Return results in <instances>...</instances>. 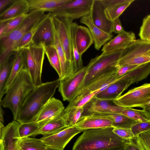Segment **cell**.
<instances>
[{
    "instance_id": "603a6c76",
    "label": "cell",
    "mask_w": 150,
    "mask_h": 150,
    "mask_svg": "<svg viewBox=\"0 0 150 150\" xmlns=\"http://www.w3.org/2000/svg\"><path fill=\"white\" fill-rule=\"evenodd\" d=\"M75 126L83 131L90 129L113 127L111 120L90 115L81 116Z\"/></svg>"
},
{
    "instance_id": "ffe728a7",
    "label": "cell",
    "mask_w": 150,
    "mask_h": 150,
    "mask_svg": "<svg viewBox=\"0 0 150 150\" xmlns=\"http://www.w3.org/2000/svg\"><path fill=\"white\" fill-rule=\"evenodd\" d=\"M80 22L88 26L92 35L95 49L99 50L102 46L110 40L113 37L103 31L95 25L92 23L89 15L81 18Z\"/></svg>"
},
{
    "instance_id": "f1b7e54d",
    "label": "cell",
    "mask_w": 150,
    "mask_h": 150,
    "mask_svg": "<svg viewBox=\"0 0 150 150\" xmlns=\"http://www.w3.org/2000/svg\"><path fill=\"white\" fill-rule=\"evenodd\" d=\"M15 53V52H14ZM11 54L0 64V103L5 94V87L8 78L15 55Z\"/></svg>"
},
{
    "instance_id": "d6986e66",
    "label": "cell",
    "mask_w": 150,
    "mask_h": 150,
    "mask_svg": "<svg viewBox=\"0 0 150 150\" xmlns=\"http://www.w3.org/2000/svg\"><path fill=\"white\" fill-rule=\"evenodd\" d=\"M132 84V81L130 79L117 81L108 86L94 96L100 99L112 101L121 96L123 92Z\"/></svg>"
},
{
    "instance_id": "4dcf8cb0",
    "label": "cell",
    "mask_w": 150,
    "mask_h": 150,
    "mask_svg": "<svg viewBox=\"0 0 150 150\" xmlns=\"http://www.w3.org/2000/svg\"><path fill=\"white\" fill-rule=\"evenodd\" d=\"M24 59L22 51L16 53L10 74L5 87V94L24 66Z\"/></svg>"
},
{
    "instance_id": "f546056e",
    "label": "cell",
    "mask_w": 150,
    "mask_h": 150,
    "mask_svg": "<svg viewBox=\"0 0 150 150\" xmlns=\"http://www.w3.org/2000/svg\"><path fill=\"white\" fill-rule=\"evenodd\" d=\"M77 24L72 21L71 22L70 27L71 43L75 73L83 67L82 56L78 52L75 42V33Z\"/></svg>"
},
{
    "instance_id": "cb8c5ba5",
    "label": "cell",
    "mask_w": 150,
    "mask_h": 150,
    "mask_svg": "<svg viewBox=\"0 0 150 150\" xmlns=\"http://www.w3.org/2000/svg\"><path fill=\"white\" fill-rule=\"evenodd\" d=\"M29 11L27 0H14L8 8L0 14V21L11 19L27 14Z\"/></svg>"
},
{
    "instance_id": "3957f363",
    "label": "cell",
    "mask_w": 150,
    "mask_h": 150,
    "mask_svg": "<svg viewBox=\"0 0 150 150\" xmlns=\"http://www.w3.org/2000/svg\"><path fill=\"white\" fill-rule=\"evenodd\" d=\"M34 87L28 71L23 66L0 102L3 108L10 110L14 120L16 121L23 102Z\"/></svg>"
},
{
    "instance_id": "b9f144b4",
    "label": "cell",
    "mask_w": 150,
    "mask_h": 150,
    "mask_svg": "<svg viewBox=\"0 0 150 150\" xmlns=\"http://www.w3.org/2000/svg\"><path fill=\"white\" fill-rule=\"evenodd\" d=\"M113 132L125 141L132 139L134 136L131 128L114 127Z\"/></svg>"
},
{
    "instance_id": "d590c367",
    "label": "cell",
    "mask_w": 150,
    "mask_h": 150,
    "mask_svg": "<svg viewBox=\"0 0 150 150\" xmlns=\"http://www.w3.org/2000/svg\"><path fill=\"white\" fill-rule=\"evenodd\" d=\"M40 127L39 124L35 121L20 123L18 132L20 138L33 136Z\"/></svg>"
},
{
    "instance_id": "f6af8a7d",
    "label": "cell",
    "mask_w": 150,
    "mask_h": 150,
    "mask_svg": "<svg viewBox=\"0 0 150 150\" xmlns=\"http://www.w3.org/2000/svg\"><path fill=\"white\" fill-rule=\"evenodd\" d=\"M112 32L118 34L125 31L119 18L112 21Z\"/></svg>"
},
{
    "instance_id": "e575fe53",
    "label": "cell",
    "mask_w": 150,
    "mask_h": 150,
    "mask_svg": "<svg viewBox=\"0 0 150 150\" xmlns=\"http://www.w3.org/2000/svg\"><path fill=\"white\" fill-rule=\"evenodd\" d=\"M44 50L50 64L56 70L59 75V79H60L62 76L61 64L55 47L54 45L45 47Z\"/></svg>"
},
{
    "instance_id": "f35d334b",
    "label": "cell",
    "mask_w": 150,
    "mask_h": 150,
    "mask_svg": "<svg viewBox=\"0 0 150 150\" xmlns=\"http://www.w3.org/2000/svg\"><path fill=\"white\" fill-rule=\"evenodd\" d=\"M83 111V107L74 108L63 111L64 115L70 127L75 126L81 117Z\"/></svg>"
},
{
    "instance_id": "ee69618b",
    "label": "cell",
    "mask_w": 150,
    "mask_h": 150,
    "mask_svg": "<svg viewBox=\"0 0 150 150\" xmlns=\"http://www.w3.org/2000/svg\"><path fill=\"white\" fill-rule=\"evenodd\" d=\"M141 65H128L118 68L115 76L116 79Z\"/></svg>"
},
{
    "instance_id": "bcb514c9",
    "label": "cell",
    "mask_w": 150,
    "mask_h": 150,
    "mask_svg": "<svg viewBox=\"0 0 150 150\" xmlns=\"http://www.w3.org/2000/svg\"><path fill=\"white\" fill-rule=\"evenodd\" d=\"M128 0H101L105 8L109 6L123 3Z\"/></svg>"
},
{
    "instance_id": "2e32d148",
    "label": "cell",
    "mask_w": 150,
    "mask_h": 150,
    "mask_svg": "<svg viewBox=\"0 0 150 150\" xmlns=\"http://www.w3.org/2000/svg\"><path fill=\"white\" fill-rule=\"evenodd\" d=\"M64 109L61 101L52 97L43 108L35 121L41 126L47 122L61 115Z\"/></svg>"
},
{
    "instance_id": "8d00e7d4",
    "label": "cell",
    "mask_w": 150,
    "mask_h": 150,
    "mask_svg": "<svg viewBox=\"0 0 150 150\" xmlns=\"http://www.w3.org/2000/svg\"><path fill=\"white\" fill-rule=\"evenodd\" d=\"M127 141L135 145L141 150H150V130L143 132Z\"/></svg>"
},
{
    "instance_id": "277c9868",
    "label": "cell",
    "mask_w": 150,
    "mask_h": 150,
    "mask_svg": "<svg viewBox=\"0 0 150 150\" xmlns=\"http://www.w3.org/2000/svg\"><path fill=\"white\" fill-rule=\"evenodd\" d=\"M42 11L28 13L21 25L8 35L0 39V64L15 51L24 35L44 17Z\"/></svg>"
},
{
    "instance_id": "816d5d0a",
    "label": "cell",
    "mask_w": 150,
    "mask_h": 150,
    "mask_svg": "<svg viewBox=\"0 0 150 150\" xmlns=\"http://www.w3.org/2000/svg\"><path fill=\"white\" fill-rule=\"evenodd\" d=\"M4 127L3 123L0 121V140L1 139L2 130Z\"/></svg>"
},
{
    "instance_id": "7bdbcfd3",
    "label": "cell",
    "mask_w": 150,
    "mask_h": 150,
    "mask_svg": "<svg viewBox=\"0 0 150 150\" xmlns=\"http://www.w3.org/2000/svg\"><path fill=\"white\" fill-rule=\"evenodd\" d=\"M131 129L134 137H136L143 132L150 130V121L137 122Z\"/></svg>"
},
{
    "instance_id": "1f68e13d",
    "label": "cell",
    "mask_w": 150,
    "mask_h": 150,
    "mask_svg": "<svg viewBox=\"0 0 150 150\" xmlns=\"http://www.w3.org/2000/svg\"><path fill=\"white\" fill-rule=\"evenodd\" d=\"M121 114L134 120L137 122L150 121V111L143 109L126 108L122 111Z\"/></svg>"
},
{
    "instance_id": "d6a6232c",
    "label": "cell",
    "mask_w": 150,
    "mask_h": 150,
    "mask_svg": "<svg viewBox=\"0 0 150 150\" xmlns=\"http://www.w3.org/2000/svg\"><path fill=\"white\" fill-rule=\"evenodd\" d=\"M135 1L128 0L125 2L106 8L105 10V13L107 18L112 21L119 18L127 8Z\"/></svg>"
},
{
    "instance_id": "7c38bea8",
    "label": "cell",
    "mask_w": 150,
    "mask_h": 150,
    "mask_svg": "<svg viewBox=\"0 0 150 150\" xmlns=\"http://www.w3.org/2000/svg\"><path fill=\"white\" fill-rule=\"evenodd\" d=\"M55 32L52 15L46 14L35 33L32 44L44 47L54 45Z\"/></svg>"
},
{
    "instance_id": "836d02e7",
    "label": "cell",
    "mask_w": 150,
    "mask_h": 150,
    "mask_svg": "<svg viewBox=\"0 0 150 150\" xmlns=\"http://www.w3.org/2000/svg\"><path fill=\"white\" fill-rule=\"evenodd\" d=\"M19 145L22 150H45L47 146L40 139L30 137L21 139Z\"/></svg>"
},
{
    "instance_id": "5b68a950",
    "label": "cell",
    "mask_w": 150,
    "mask_h": 150,
    "mask_svg": "<svg viewBox=\"0 0 150 150\" xmlns=\"http://www.w3.org/2000/svg\"><path fill=\"white\" fill-rule=\"evenodd\" d=\"M124 50H121L108 53H102L91 59L86 66V72L77 96L95 79L102 75L116 70L117 63Z\"/></svg>"
},
{
    "instance_id": "6da1fadb",
    "label": "cell",
    "mask_w": 150,
    "mask_h": 150,
    "mask_svg": "<svg viewBox=\"0 0 150 150\" xmlns=\"http://www.w3.org/2000/svg\"><path fill=\"white\" fill-rule=\"evenodd\" d=\"M59 79L34 87L22 104L16 121L20 123L35 121L40 112L58 87Z\"/></svg>"
},
{
    "instance_id": "7a4b0ae2",
    "label": "cell",
    "mask_w": 150,
    "mask_h": 150,
    "mask_svg": "<svg viewBox=\"0 0 150 150\" xmlns=\"http://www.w3.org/2000/svg\"><path fill=\"white\" fill-rule=\"evenodd\" d=\"M113 128L84 130L75 142L72 150H105L123 146L125 141L113 132Z\"/></svg>"
},
{
    "instance_id": "ba28073f",
    "label": "cell",
    "mask_w": 150,
    "mask_h": 150,
    "mask_svg": "<svg viewBox=\"0 0 150 150\" xmlns=\"http://www.w3.org/2000/svg\"><path fill=\"white\" fill-rule=\"evenodd\" d=\"M150 62V41L136 40L124 49L116 67L128 65H141Z\"/></svg>"
},
{
    "instance_id": "44dd1931",
    "label": "cell",
    "mask_w": 150,
    "mask_h": 150,
    "mask_svg": "<svg viewBox=\"0 0 150 150\" xmlns=\"http://www.w3.org/2000/svg\"><path fill=\"white\" fill-rule=\"evenodd\" d=\"M69 127L63 112L60 115L47 122L41 126L33 136L39 134L44 136L52 135Z\"/></svg>"
},
{
    "instance_id": "52a82bcc",
    "label": "cell",
    "mask_w": 150,
    "mask_h": 150,
    "mask_svg": "<svg viewBox=\"0 0 150 150\" xmlns=\"http://www.w3.org/2000/svg\"><path fill=\"white\" fill-rule=\"evenodd\" d=\"M112 101L114 105L121 107H139L150 111V84L145 83L130 89Z\"/></svg>"
},
{
    "instance_id": "9a60e30c",
    "label": "cell",
    "mask_w": 150,
    "mask_h": 150,
    "mask_svg": "<svg viewBox=\"0 0 150 150\" xmlns=\"http://www.w3.org/2000/svg\"><path fill=\"white\" fill-rule=\"evenodd\" d=\"M105 8L101 0H93L89 16L95 25L104 32L112 34L113 22L107 18Z\"/></svg>"
},
{
    "instance_id": "ac0fdd59",
    "label": "cell",
    "mask_w": 150,
    "mask_h": 150,
    "mask_svg": "<svg viewBox=\"0 0 150 150\" xmlns=\"http://www.w3.org/2000/svg\"><path fill=\"white\" fill-rule=\"evenodd\" d=\"M136 40L134 33L125 30L106 43L101 51L103 53H108L124 50Z\"/></svg>"
},
{
    "instance_id": "681fc988",
    "label": "cell",
    "mask_w": 150,
    "mask_h": 150,
    "mask_svg": "<svg viewBox=\"0 0 150 150\" xmlns=\"http://www.w3.org/2000/svg\"><path fill=\"white\" fill-rule=\"evenodd\" d=\"M11 19L0 21V39L8 23Z\"/></svg>"
},
{
    "instance_id": "db71d44e",
    "label": "cell",
    "mask_w": 150,
    "mask_h": 150,
    "mask_svg": "<svg viewBox=\"0 0 150 150\" xmlns=\"http://www.w3.org/2000/svg\"><path fill=\"white\" fill-rule=\"evenodd\" d=\"M123 146L121 147L112 148L105 150H123Z\"/></svg>"
},
{
    "instance_id": "30bf717a",
    "label": "cell",
    "mask_w": 150,
    "mask_h": 150,
    "mask_svg": "<svg viewBox=\"0 0 150 150\" xmlns=\"http://www.w3.org/2000/svg\"><path fill=\"white\" fill-rule=\"evenodd\" d=\"M52 20L55 32L64 51L66 60L74 70L70 30L71 22L74 20L53 15Z\"/></svg>"
},
{
    "instance_id": "83f0119b",
    "label": "cell",
    "mask_w": 150,
    "mask_h": 150,
    "mask_svg": "<svg viewBox=\"0 0 150 150\" xmlns=\"http://www.w3.org/2000/svg\"><path fill=\"white\" fill-rule=\"evenodd\" d=\"M55 32L54 46L58 54L61 64L62 76L60 80L66 78L74 73L73 67L67 61L64 52L61 45L57 36Z\"/></svg>"
},
{
    "instance_id": "7402d4cb",
    "label": "cell",
    "mask_w": 150,
    "mask_h": 150,
    "mask_svg": "<svg viewBox=\"0 0 150 150\" xmlns=\"http://www.w3.org/2000/svg\"><path fill=\"white\" fill-rule=\"evenodd\" d=\"M75 40L78 52L81 56L93 42L89 29L77 24L76 28Z\"/></svg>"
},
{
    "instance_id": "9c48e42d",
    "label": "cell",
    "mask_w": 150,
    "mask_h": 150,
    "mask_svg": "<svg viewBox=\"0 0 150 150\" xmlns=\"http://www.w3.org/2000/svg\"><path fill=\"white\" fill-rule=\"evenodd\" d=\"M93 0H71L51 12L52 15L73 20L89 15Z\"/></svg>"
},
{
    "instance_id": "11a10c76",
    "label": "cell",
    "mask_w": 150,
    "mask_h": 150,
    "mask_svg": "<svg viewBox=\"0 0 150 150\" xmlns=\"http://www.w3.org/2000/svg\"><path fill=\"white\" fill-rule=\"evenodd\" d=\"M0 150H4V145L2 140H0Z\"/></svg>"
},
{
    "instance_id": "4fadbf2b",
    "label": "cell",
    "mask_w": 150,
    "mask_h": 150,
    "mask_svg": "<svg viewBox=\"0 0 150 150\" xmlns=\"http://www.w3.org/2000/svg\"><path fill=\"white\" fill-rule=\"evenodd\" d=\"M82 131V130L74 126L68 127L54 134L44 136L40 139L47 146L63 150L72 139Z\"/></svg>"
},
{
    "instance_id": "d4e9b609",
    "label": "cell",
    "mask_w": 150,
    "mask_h": 150,
    "mask_svg": "<svg viewBox=\"0 0 150 150\" xmlns=\"http://www.w3.org/2000/svg\"><path fill=\"white\" fill-rule=\"evenodd\" d=\"M71 0H27L29 13L42 11L51 12Z\"/></svg>"
},
{
    "instance_id": "f5cc1de1",
    "label": "cell",
    "mask_w": 150,
    "mask_h": 150,
    "mask_svg": "<svg viewBox=\"0 0 150 150\" xmlns=\"http://www.w3.org/2000/svg\"><path fill=\"white\" fill-rule=\"evenodd\" d=\"M20 150H22L21 149H20ZM45 150H60L59 149H58L54 148L53 147H51L47 146L46 149Z\"/></svg>"
},
{
    "instance_id": "5bb4252c",
    "label": "cell",
    "mask_w": 150,
    "mask_h": 150,
    "mask_svg": "<svg viewBox=\"0 0 150 150\" xmlns=\"http://www.w3.org/2000/svg\"><path fill=\"white\" fill-rule=\"evenodd\" d=\"M110 101L93 97L83 107L81 116L95 113L121 114L122 111L126 108L112 104L110 102Z\"/></svg>"
},
{
    "instance_id": "8992f818",
    "label": "cell",
    "mask_w": 150,
    "mask_h": 150,
    "mask_svg": "<svg viewBox=\"0 0 150 150\" xmlns=\"http://www.w3.org/2000/svg\"><path fill=\"white\" fill-rule=\"evenodd\" d=\"M24 67L28 71L35 86L42 83L41 75L45 57L44 47L31 44L22 51Z\"/></svg>"
},
{
    "instance_id": "60d3db41",
    "label": "cell",
    "mask_w": 150,
    "mask_h": 150,
    "mask_svg": "<svg viewBox=\"0 0 150 150\" xmlns=\"http://www.w3.org/2000/svg\"><path fill=\"white\" fill-rule=\"evenodd\" d=\"M27 14L22 15L11 20L8 23L1 38L8 35L18 27L25 19Z\"/></svg>"
},
{
    "instance_id": "484cf974",
    "label": "cell",
    "mask_w": 150,
    "mask_h": 150,
    "mask_svg": "<svg viewBox=\"0 0 150 150\" xmlns=\"http://www.w3.org/2000/svg\"><path fill=\"white\" fill-rule=\"evenodd\" d=\"M89 115L111 120L113 127L131 128L133 125L137 123L134 120L121 114L95 113Z\"/></svg>"
},
{
    "instance_id": "4316f807",
    "label": "cell",
    "mask_w": 150,
    "mask_h": 150,
    "mask_svg": "<svg viewBox=\"0 0 150 150\" xmlns=\"http://www.w3.org/2000/svg\"><path fill=\"white\" fill-rule=\"evenodd\" d=\"M150 73V62L142 64L116 79L115 82L124 79L132 81V83H137L146 78Z\"/></svg>"
},
{
    "instance_id": "c3c4849f",
    "label": "cell",
    "mask_w": 150,
    "mask_h": 150,
    "mask_svg": "<svg viewBox=\"0 0 150 150\" xmlns=\"http://www.w3.org/2000/svg\"><path fill=\"white\" fill-rule=\"evenodd\" d=\"M14 0H0V12L9 5H11Z\"/></svg>"
},
{
    "instance_id": "e0dca14e",
    "label": "cell",
    "mask_w": 150,
    "mask_h": 150,
    "mask_svg": "<svg viewBox=\"0 0 150 150\" xmlns=\"http://www.w3.org/2000/svg\"><path fill=\"white\" fill-rule=\"evenodd\" d=\"M20 123L13 120L3 128L1 139L4 150H20V138L18 132Z\"/></svg>"
},
{
    "instance_id": "f907efd6",
    "label": "cell",
    "mask_w": 150,
    "mask_h": 150,
    "mask_svg": "<svg viewBox=\"0 0 150 150\" xmlns=\"http://www.w3.org/2000/svg\"><path fill=\"white\" fill-rule=\"evenodd\" d=\"M0 121L3 123L4 122V112L2 106L0 103Z\"/></svg>"
},
{
    "instance_id": "8fae6325",
    "label": "cell",
    "mask_w": 150,
    "mask_h": 150,
    "mask_svg": "<svg viewBox=\"0 0 150 150\" xmlns=\"http://www.w3.org/2000/svg\"><path fill=\"white\" fill-rule=\"evenodd\" d=\"M87 69L86 66L83 67L69 77L60 80L59 91L63 100L70 102L76 96L79 88L86 75Z\"/></svg>"
},
{
    "instance_id": "ab89813d",
    "label": "cell",
    "mask_w": 150,
    "mask_h": 150,
    "mask_svg": "<svg viewBox=\"0 0 150 150\" xmlns=\"http://www.w3.org/2000/svg\"><path fill=\"white\" fill-rule=\"evenodd\" d=\"M139 35L140 39L150 41V15H149L143 19L140 27Z\"/></svg>"
},
{
    "instance_id": "74e56055",
    "label": "cell",
    "mask_w": 150,
    "mask_h": 150,
    "mask_svg": "<svg viewBox=\"0 0 150 150\" xmlns=\"http://www.w3.org/2000/svg\"><path fill=\"white\" fill-rule=\"evenodd\" d=\"M45 15L40 21L24 35L18 44L15 52L21 51L24 48L32 44L33 35Z\"/></svg>"
},
{
    "instance_id": "7dc6e473",
    "label": "cell",
    "mask_w": 150,
    "mask_h": 150,
    "mask_svg": "<svg viewBox=\"0 0 150 150\" xmlns=\"http://www.w3.org/2000/svg\"><path fill=\"white\" fill-rule=\"evenodd\" d=\"M123 150H141L135 145L129 141H126Z\"/></svg>"
}]
</instances>
